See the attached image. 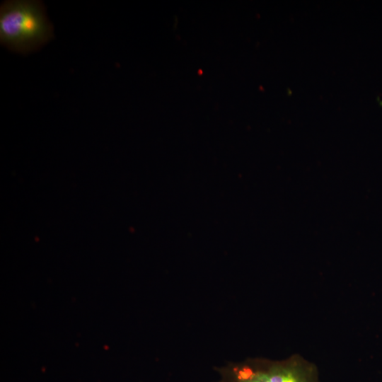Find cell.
<instances>
[{"instance_id": "1", "label": "cell", "mask_w": 382, "mask_h": 382, "mask_svg": "<svg viewBox=\"0 0 382 382\" xmlns=\"http://www.w3.org/2000/svg\"><path fill=\"white\" fill-rule=\"evenodd\" d=\"M54 37L43 4L39 1H4L0 7V42L21 54L37 50Z\"/></svg>"}, {"instance_id": "2", "label": "cell", "mask_w": 382, "mask_h": 382, "mask_svg": "<svg viewBox=\"0 0 382 382\" xmlns=\"http://www.w3.org/2000/svg\"><path fill=\"white\" fill-rule=\"evenodd\" d=\"M219 382H320L317 366L299 354L283 360L248 359L218 369Z\"/></svg>"}]
</instances>
